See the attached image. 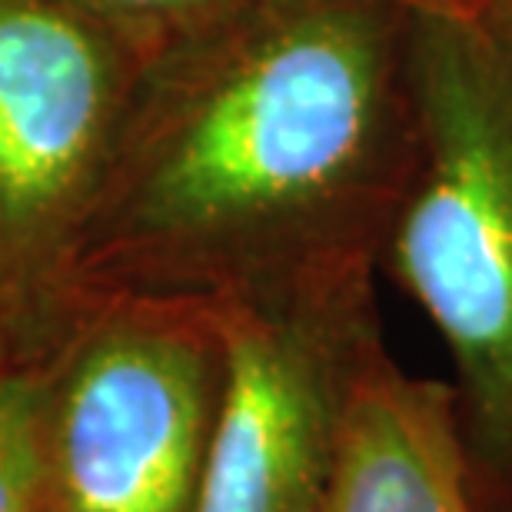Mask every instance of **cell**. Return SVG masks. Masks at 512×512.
<instances>
[{
  "mask_svg": "<svg viewBox=\"0 0 512 512\" xmlns=\"http://www.w3.org/2000/svg\"><path fill=\"white\" fill-rule=\"evenodd\" d=\"M64 4L100 20L150 60L177 40L217 24L247 0H64Z\"/></svg>",
  "mask_w": 512,
  "mask_h": 512,
  "instance_id": "cell-8",
  "label": "cell"
},
{
  "mask_svg": "<svg viewBox=\"0 0 512 512\" xmlns=\"http://www.w3.org/2000/svg\"><path fill=\"white\" fill-rule=\"evenodd\" d=\"M14 320H17V316L10 313V306H7L4 300H0V370H4V366H7V356H4V336H7V326L14 323Z\"/></svg>",
  "mask_w": 512,
  "mask_h": 512,
  "instance_id": "cell-11",
  "label": "cell"
},
{
  "mask_svg": "<svg viewBox=\"0 0 512 512\" xmlns=\"http://www.w3.org/2000/svg\"><path fill=\"white\" fill-rule=\"evenodd\" d=\"M47 363L0 370V512H44Z\"/></svg>",
  "mask_w": 512,
  "mask_h": 512,
  "instance_id": "cell-7",
  "label": "cell"
},
{
  "mask_svg": "<svg viewBox=\"0 0 512 512\" xmlns=\"http://www.w3.org/2000/svg\"><path fill=\"white\" fill-rule=\"evenodd\" d=\"M220 386L213 300L110 293L47 363L44 512H197Z\"/></svg>",
  "mask_w": 512,
  "mask_h": 512,
  "instance_id": "cell-3",
  "label": "cell"
},
{
  "mask_svg": "<svg viewBox=\"0 0 512 512\" xmlns=\"http://www.w3.org/2000/svg\"><path fill=\"white\" fill-rule=\"evenodd\" d=\"M409 17L247 0L150 57L74 273L213 300L380 270L416 160Z\"/></svg>",
  "mask_w": 512,
  "mask_h": 512,
  "instance_id": "cell-1",
  "label": "cell"
},
{
  "mask_svg": "<svg viewBox=\"0 0 512 512\" xmlns=\"http://www.w3.org/2000/svg\"><path fill=\"white\" fill-rule=\"evenodd\" d=\"M453 386L413 376L376 343L356 373L316 512H463Z\"/></svg>",
  "mask_w": 512,
  "mask_h": 512,
  "instance_id": "cell-6",
  "label": "cell"
},
{
  "mask_svg": "<svg viewBox=\"0 0 512 512\" xmlns=\"http://www.w3.org/2000/svg\"><path fill=\"white\" fill-rule=\"evenodd\" d=\"M416 160L380 266L453 360L466 493L512 512V37L409 17Z\"/></svg>",
  "mask_w": 512,
  "mask_h": 512,
  "instance_id": "cell-2",
  "label": "cell"
},
{
  "mask_svg": "<svg viewBox=\"0 0 512 512\" xmlns=\"http://www.w3.org/2000/svg\"><path fill=\"white\" fill-rule=\"evenodd\" d=\"M406 7L409 14H439V17H459V20H486L489 0H393Z\"/></svg>",
  "mask_w": 512,
  "mask_h": 512,
  "instance_id": "cell-9",
  "label": "cell"
},
{
  "mask_svg": "<svg viewBox=\"0 0 512 512\" xmlns=\"http://www.w3.org/2000/svg\"><path fill=\"white\" fill-rule=\"evenodd\" d=\"M376 266L213 296L223 386L197 512H316L356 373L383 343Z\"/></svg>",
  "mask_w": 512,
  "mask_h": 512,
  "instance_id": "cell-4",
  "label": "cell"
},
{
  "mask_svg": "<svg viewBox=\"0 0 512 512\" xmlns=\"http://www.w3.org/2000/svg\"><path fill=\"white\" fill-rule=\"evenodd\" d=\"M463 512H479V509H476L473 503H466V506H463Z\"/></svg>",
  "mask_w": 512,
  "mask_h": 512,
  "instance_id": "cell-12",
  "label": "cell"
},
{
  "mask_svg": "<svg viewBox=\"0 0 512 512\" xmlns=\"http://www.w3.org/2000/svg\"><path fill=\"white\" fill-rule=\"evenodd\" d=\"M147 57L64 0H0V300L74 273Z\"/></svg>",
  "mask_w": 512,
  "mask_h": 512,
  "instance_id": "cell-5",
  "label": "cell"
},
{
  "mask_svg": "<svg viewBox=\"0 0 512 512\" xmlns=\"http://www.w3.org/2000/svg\"><path fill=\"white\" fill-rule=\"evenodd\" d=\"M489 24L512 37V0H489Z\"/></svg>",
  "mask_w": 512,
  "mask_h": 512,
  "instance_id": "cell-10",
  "label": "cell"
}]
</instances>
